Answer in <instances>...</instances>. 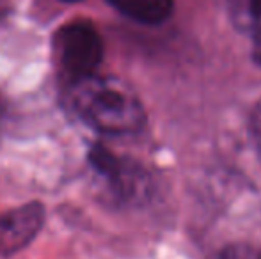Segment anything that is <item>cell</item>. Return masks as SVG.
<instances>
[{
  "label": "cell",
  "mask_w": 261,
  "mask_h": 259,
  "mask_svg": "<svg viewBox=\"0 0 261 259\" xmlns=\"http://www.w3.org/2000/svg\"><path fill=\"white\" fill-rule=\"evenodd\" d=\"M251 135H252V140H254V146L259 153V158H261V101L254 107L251 114Z\"/></svg>",
  "instance_id": "ba28073f"
},
{
  "label": "cell",
  "mask_w": 261,
  "mask_h": 259,
  "mask_svg": "<svg viewBox=\"0 0 261 259\" xmlns=\"http://www.w3.org/2000/svg\"><path fill=\"white\" fill-rule=\"evenodd\" d=\"M254 45H256L254 57H256V61H259V63H261V39H259V41H254Z\"/></svg>",
  "instance_id": "9c48e42d"
},
{
  "label": "cell",
  "mask_w": 261,
  "mask_h": 259,
  "mask_svg": "<svg viewBox=\"0 0 261 259\" xmlns=\"http://www.w3.org/2000/svg\"><path fill=\"white\" fill-rule=\"evenodd\" d=\"M227 11L238 31L251 36L254 41L261 39V0H227Z\"/></svg>",
  "instance_id": "5b68a950"
},
{
  "label": "cell",
  "mask_w": 261,
  "mask_h": 259,
  "mask_svg": "<svg viewBox=\"0 0 261 259\" xmlns=\"http://www.w3.org/2000/svg\"><path fill=\"white\" fill-rule=\"evenodd\" d=\"M69 103L87 126L107 135L135 133L146 121L144 108L134 89L112 76L91 75L75 80Z\"/></svg>",
  "instance_id": "6da1fadb"
},
{
  "label": "cell",
  "mask_w": 261,
  "mask_h": 259,
  "mask_svg": "<svg viewBox=\"0 0 261 259\" xmlns=\"http://www.w3.org/2000/svg\"><path fill=\"white\" fill-rule=\"evenodd\" d=\"M217 259H261V250L247 243H231L220 250Z\"/></svg>",
  "instance_id": "52a82bcc"
},
{
  "label": "cell",
  "mask_w": 261,
  "mask_h": 259,
  "mask_svg": "<svg viewBox=\"0 0 261 259\" xmlns=\"http://www.w3.org/2000/svg\"><path fill=\"white\" fill-rule=\"evenodd\" d=\"M62 2H68V4H71V2H80V0H62Z\"/></svg>",
  "instance_id": "30bf717a"
},
{
  "label": "cell",
  "mask_w": 261,
  "mask_h": 259,
  "mask_svg": "<svg viewBox=\"0 0 261 259\" xmlns=\"http://www.w3.org/2000/svg\"><path fill=\"white\" fill-rule=\"evenodd\" d=\"M89 162L94 169L98 170V174H101L107 178V181H110L117 172H119L123 160H119L116 155L109 151L103 146H93L89 151Z\"/></svg>",
  "instance_id": "8992f818"
},
{
  "label": "cell",
  "mask_w": 261,
  "mask_h": 259,
  "mask_svg": "<svg viewBox=\"0 0 261 259\" xmlns=\"http://www.w3.org/2000/svg\"><path fill=\"white\" fill-rule=\"evenodd\" d=\"M59 64L75 82L94 75L103 57V43L89 21H73L57 32L55 38Z\"/></svg>",
  "instance_id": "7a4b0ae2"
},
{
  "label": "cell",
  "mask_w": 261,
  "mask_h": 259,
  "mask_svg": "<svg viewBox=\"0 0 261 259\" xmlns=\"http://www.w3.org/2000/svg\"><path fill=\"white\" fill-rule=\"evenodd\" d=\"M121 14L144 25H158L172 13L174 0H109Z\"/></svg>",
  "instance_id": "277c9868"
},
{
  "label": "cell",
  "mask_w": 261,
  "mask_h": 259,
  "mask_svg": "<svg viewBox=\"0 0 261 259\" xmlns=\"http://www.w3.org/2000/svg\"><path fill=\"white\" fill-rule=\"evenodd\" d=\"M45 224L41 203H27L0 215V257L14 256L34 242Z\"/></svg>",
  "instance_id": "3957f363"
}]
</instances>
